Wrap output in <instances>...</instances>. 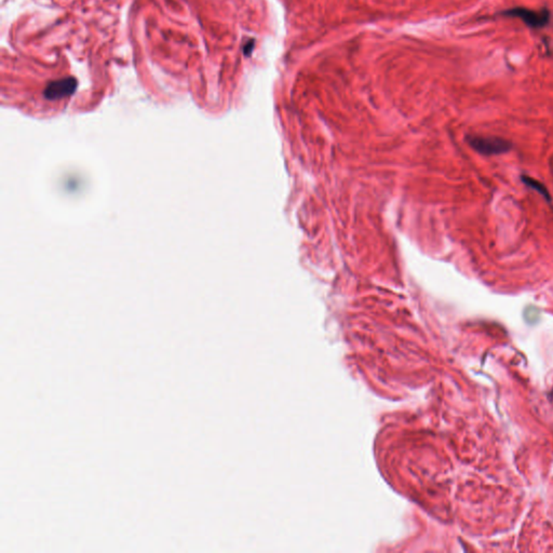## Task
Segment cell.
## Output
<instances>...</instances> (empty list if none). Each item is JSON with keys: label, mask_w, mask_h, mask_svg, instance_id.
Masks as SVG:
<instances>
[{"label": "cell", "mask_w": 553, "mask_h": 553, "mask_svg": "<svg viewBox=\"0 0 553 553\" xmlns=\"http://www.w3.org/2000/svg\"><path fill=\"white\" fill-rule=\"evenodd\" d=\"M500 15L519 18L527 27L533 28V30H542V28L547 27L551 21V13L546 8L541 9V10H533V9L523 7H515L502 11Z\"/></svg>", "instance_id": "6da1fadb"}, {"label": "cell", "mask_w": 553, "mask_h": 553, "mask_svg": "<svg viewBox=\"0 0 553 553\" xmlns=\"http://www.w3.org/2000/svg\"><path fill=\"white\" fill-rule=\"evenodd\" d=\"M467 142L475 152L484 156H495L508 153L512 144L507 139L497 136H481V135H469L467 136Z\"/></svg>", "instance_id": "7a4b0ae2"}, {"label": "cell", "mask_w": 553, "mask_h": 553, "mask_svg": "<svg viewBox=\"0 0 553 553\" xmlns=\"http://www.w3.org/2000/svg\"><path fill=\"white\" fill-rule=\"evenodd\" d=\"M77 87V80L75 78H64L50 82L44 90V97L49 100H58L70 95Z\"/></svg>", "instance_id": "3957f363"}, {"label": "cell", "mask_w": 553, "mask_h": 553, "mask_svg": "<svg viewBox=\"0 0 553 553\" xmlns=\"http://www.w3.org/2000/svg\"><path fill=\"white\" fill-rule=\"evenodd\" d=\"M522 182H523L524 184H525L527 187H530V188H532V189H534V190H536L538 194H540V195L543 197V198H546V199L549 200V201L551 200V198H550V194H549V191L547 190V188L545 187V185H542V184L539 183L538 181L532 179V177H530V176H525V175H523V176H522Z\"/></svg>", "instance_id": "277c9868"}, {"label": "cell", "mask_w": 553, "mask_h": 553, "mask_svg": "<svg viewBox=\"0 0 553 553\" xmlns=\"http://www.w3.org/2000/svg\"><path fill=\"white\" fill-rule=\"evenodd\" d=\"M253 48H254V41L250 40V42H248L245 45V48H243V52H245L246 55H250L252 53V51H253Z\"/></svg>", "instance_id": "5b68a950"}]
</instances>
